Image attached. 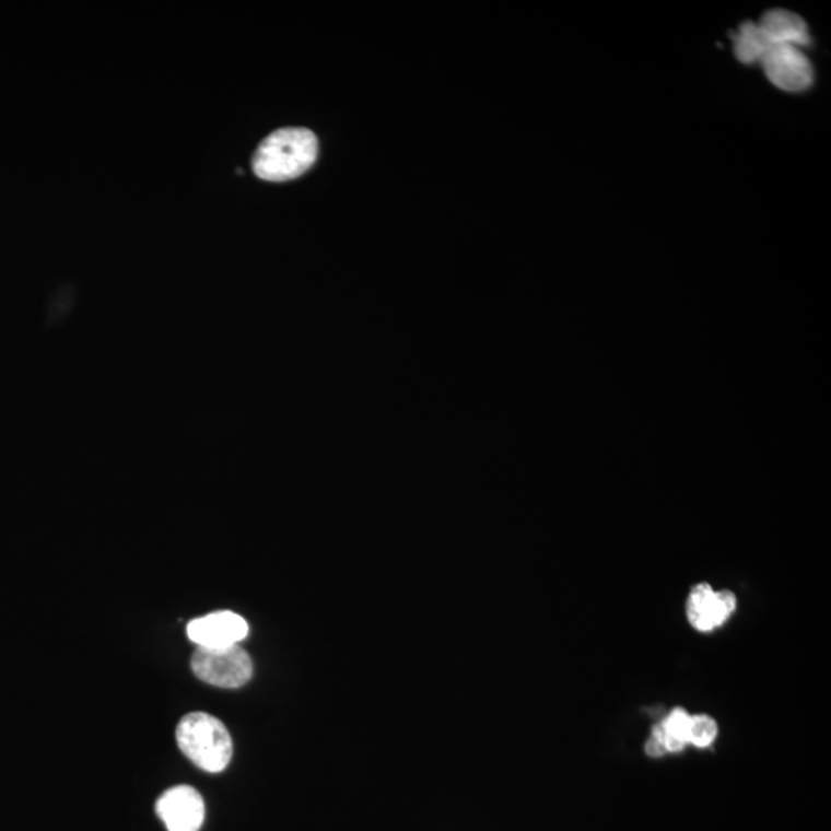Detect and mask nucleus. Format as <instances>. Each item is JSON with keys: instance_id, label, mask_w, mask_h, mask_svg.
Instances as JSON below:
<instances>
[{"instance_id": "nucleus-1", "label": "nucleus", "mask_w": 831, "mask_h": 831, "mask_svg": "<svg viewBox=\"0 0 831 831\" xmlns=\"http://www.w3.org/2000/svg\"><path fill=\"white\" fill-rule=\"evenodd\" d=\"M317 139L307 128H282L264 139L253 157V169L264 180L294 179L315 164Z\"/></svg>"}, {"instance_id": "nucleus-2", "label": "nucleus", "mask_w": 831, "mask_h": 831, "mask_svg": "<svg viewBox=\"0 0 831 831\" xmlns=\"http://www.w3.org/2000/svg\"><path fill=\"white\" fill-rule=\"evenodd\" d=\"M177 746L192 764L208 773H219L233 757V740L218 717L208 713H188L176 728Z\"/></svg>"}, {"instance_id": "nucleus-3", "label": "nucleus", "mask_w": 831, "mask_h": 831, "mask_svg": "<svg viewBox=\"0 0 831 831\" xmlns=\"http://www.w3.org/2000/svg\"><path fill=\"white\" fill-rule=\"evenodd\" d=\"M191 668L200 681L222 689H239L251 679V657L239 645L225 648L198 647Z\"/></svg>"}, {"instance_id": "nucleus-4", "label": "nucleus", "mask_w": 831, "mask_h": 831, "mask_svg": "<svg viewBox=\"0 0 831 831\" xmlns=\"http://www.w3.org/2000/svg\"><path fill=\"white\" fill-rule=\"evenodd\" d=\"M761 66L766 79L781 92L804 93L814 85V66L799 48L773 47Z\"/></svg>"}, {"instance_id": "nucleus-5", "label": "nucleus", "mask_w": 831, "mask_h": 831, "mask_svg": "<svg viewBox=\"0 0 831 831\" xmlns=\"http://www.w3.org/2000/svg\"><path fill=\"white\" fill-rule=\"evenodd\" d=\"M156 811L168 831H199L206 819V803L198 789L177 785L157 799Z\"/></svg>"}, {"instance_id": "nucleus-6", "label": "nucleus", "mask_w": 831, "mask_h": 831, "mask_svg": "<svg viewBox=\"0 0 831 831\" xmlns=\"http://www.w3.org/2000/svg\"><path fill=\"white\" fill-rule=\"evenodd\" d=\"M187 633L198 647L225 648L247 637L248 623L233 611H216L188 623Z\"/></svg>"}, {"instance_id": "nucleus-7", "label": "nucleus", "mask_w": 831, "mask_h": 831, "mask_svg": "<svg viewBox=\"0 0 831 831\" xmlns=\"http://www.w3.org/2000/svg\"><path fill=\"white\" fill-rule=\"evenodd\" d=\"M736 610L731 592H715L709 584H699L687 600V618L699 632H712L723 625Z\"/></svg>"}, {"instance_id": "nucleus-8", "label": "nucleus", "mask_w": 831, "mask_h": 831, "mask_svg": "<svg viewBox=\"0 0 831 831\" xmlns=\"http://www.w3.org/2000/svg\"><path fill=\"white\" fill-rule=\"evenodd\" d=\"M773 47H793L803 50L811 42L808 26L798 14L787 10H772L759 21Z\"/></svg>"}, {"instance_id": "nucleus-9", "label": "nucleus", "mask_w": 831, "mask_h": 831, "mask_svg": "<svg viewBox=\"0 0 831 831\" xmlns=\"http://www.w3.org/2000/svg\"><path fill=\"white\" fill-rule=\"evenodd\" d=\"M772 48V42L759 22H744L738 32L733 34V50L736 59L744 66L761 63Z\"/></svg>"}, {"instance_id": "nucleus-10", "label": "nucleus", "mask_w": 831, "mask_h": 831, "mask_svg": "<svg viewBox=\"0 0 831 831\" xmlns=\"http://www.w3.org/2000/svg\"><path fill=\"white\" fill-rule=\"evenodd\" d=\"M690 715L682 709H676L663 723L653 728V733L663 740L668 753L681 751L687 746V733H689Z\"/></svg>"}, {"instance_id": "nucleus-11", "label": "nucleus", "mask_w": 831, "mask_h": 831, "mask_svg": "<svg viewBox=\"0 0 831 831\" xmlns=\"http://www.w3.org/2000/svg\"><path fill=\"white\" fill-rule=\"evenodd\" d=\"M717 736V724L713 717L706 715H697L690 717L689 733H687V744L704 748L712 746Z\"/></svg>"}]
</instances>
